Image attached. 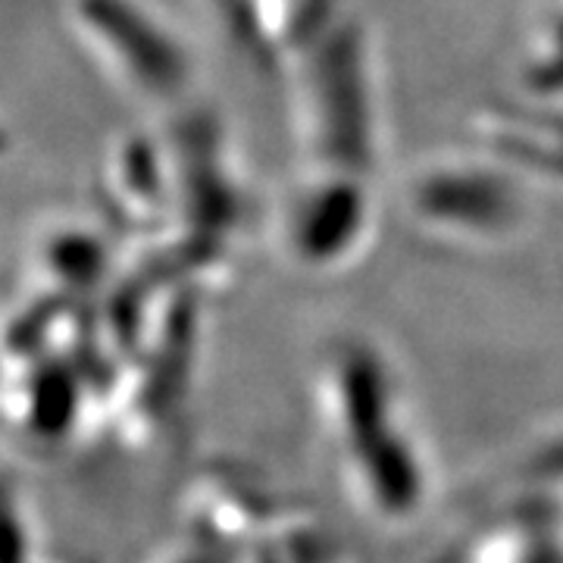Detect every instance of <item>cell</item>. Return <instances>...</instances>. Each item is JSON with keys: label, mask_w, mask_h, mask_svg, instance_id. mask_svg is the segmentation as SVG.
<instances>
[{"label": "cell", "mask_w": 563, "mask_h": 563, "mask_svg": "<svg viewBox=\"0 0 563 563\" xmlns=\"http://www.w3.org/2000/svg\"><path fill=\"white\" fill-rule=\"evenodd\" d=\"M310 76L307 125L320 166L329 173L363 176L373 166L376 113L361 38L351 32L332 41Z\"/></svg>", "instance_id": "7a4b0ae2"}, {"label": "cell", "mask_w": 563, "mask_h": 563, "mask_svg": "<svg viewBox=\"0 0 563 563\" xmlns=\"http://www.w3.org/2000/svg\"><path fill=\"white\" fill-rule=\"evenodd\" d=\"M369 232V198L363 176L329 173L295 195L285 213L288 257L303 269H335L361 251Z\"/></svg>", "instance_id": "3957f363"}, {"label": "cell", "mask_w": 563, "mask_h": 563, "mask_svg": "<svg viewBox=\"0 0 563 563\" xmlns=\"http://www.w3.org/2000/svg\"><path fill=\"white\" fill-rule=\"evenodd\" d=\"M110 198L135 220H157L173 201V166L161 141L132 135L107 163Z\"/></svg>", "instance_id": "5b68a950"}, {"label": "cell", "mask_w": 563, "mask_h": 563, "mask_svg": "<svg viewBox=\"0 0 563 563\" xmlns=\"http://www.w3.org/2000/svg\"><path fill=\"white\" fill-rule=\"evenodd\" d=\"M79 41L117 79L151 98H176L191 66L179 38L135 0H69Z\"/></svg>", "instance_id": "6da1fadb"}, {"label": "cell", "mask_w": 563, "mask_h": 563, "mask_svg": "<svg viewBox=\"0 0 563 563\" xmlns=\"http://www.w3.org/2000/svg\"><path fill=\"white\" fill-rule=\"evenodd\" d=\"M410 203L417 220L457 239H498L520 220L510 181L485 166H432L413 181Z\"/></svg>", "instance_id": "277c9868"}]
</instances>
